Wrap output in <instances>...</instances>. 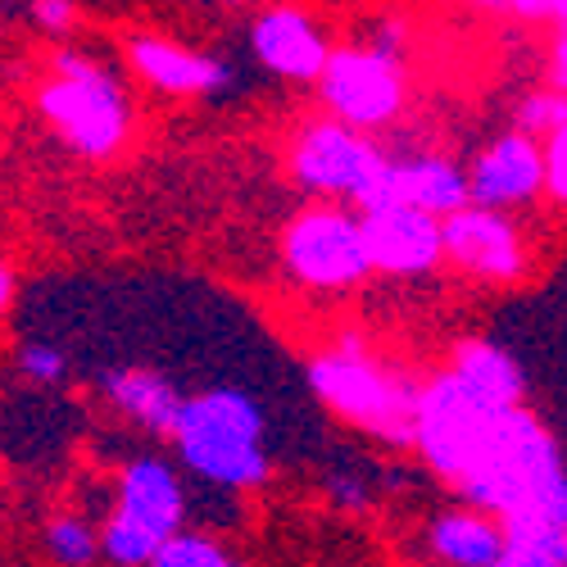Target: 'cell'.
<instances>
[{"mask_svg": "<svg viewBox=\"0 0 567 567\" xmlns=\"http://www.w3.org/2000/svg\"><path fill=\"white\" fill-rule=\"evenodd\" d=\"M467 508L495 517L499 527L558 523L567 517V467L554 432L527 409H504L482 454L454 486Z\"/></svg>", "mask_w": 567, "mask_h": 567, "instance_id": "1", "label": "cell"}, {"mask_svg": "<svg viewBox=\"0 0 567 567\" xmlns=\"http://www.w3.org/2000/svg\"><path fill=\"white\" fill-rule=\"evenodd\" d=\"M182 467L218 491H259L272 477L268 417L250 391L209 386L182 395L168 432Z\"/></svg>", "mask_w": 567, "mask_h": 567, "instance_id": "2", "label": "cell"}, {"mask_svg": "<svg viewBox=\"0 0 567 567\" xmlns=\"http://www.w3.org/2000/svg\"><path fill=\"white\" fill-rule=\"evenodd\" d=\"M37 114L45 118V127L55 132V141L69 155L91 164L118 159L136 132V114H132V96L123 78L96 55L73 51V45L51 55V73L37 86Z\"/></svg>", "mask_w": 567, "mask_h": 567, "instance_id": "3", "label": "cell"}, {"mask_svg": "<svg viewBox=\"0 0 567 567\" xmlns=\"http://www.w3.org/2000/svg\"><path fill=\"white\" fill-rule=\"evenodd\" d=\"M309 391L332 409L350 427L386 441L409 445L413 441V400L417 386H409L395 368H386L359 337H341L309 359Z\"/></svg>", "mask_w": 567, "mask_h": 567, "instance_id": "4", "label": "cell"}, {"mask_svg": "<svg viewBox=\"0 0 567 567\" xmlns=\"http://www.w3.org/2000/svg\"><path fill=\"white\" fill-rule=\"evenodd\" d=\"M277 259L296 287L318 296L354 291L372 277L359 214L332 200L305 205L300 214L287 218V227L277 236Z\"/></svg>", "mask_w": 567, "mask_h": 567, "instance_id": "5", "label": "cell"}, {"mask_svg": "<svg viewBox=\"0 0 567 567\" xmlns=\"http://www.w3.org/2000/svg\"><path fill=\"white\" fill-rule=\"evenodd\" d=\"M499 404H491L486 395H477L458 372L441 368L427 382L417 386L413 400V450L427 463L441 482L458 486L463 472L472 467V458L482 454L491 427L499 422Z\"/></svg>", "mask_w": 567, "mask_h": 567, "instance_id": "6", "label": "cell"}, {"mask_svg": "<svg viewBox=\"0 0 567 567\" xmlns=\"http://www.w3.org/2000/svg\"><path fill=\"white\" fill-rule=\"evenodd\" d=\"M318 101L322 114L354 132H382L391 127L409 105V69L404 60L377 51L368 41L332 45L327 69L318 73Z\"/></svg>", "mask_w": 567, "mask_h": 567, "instance_id": "7", "label": "cell"}, {"mask_svg": "<svg viewBox=\"0 0 567 567\" xmlns=\"http://www.w3.org/2000/svg\"><path fill=\"white\" fill-rule=\"evenodd\" d=\"M386 151L377 146L368 132H354L337 118H309L287 151V168L291 177L313 196H327L332 205H359L363 192L372 186V177L382 173Z\"/></svg>", "mask_w": 567, "mask_h": 567, "instance_id": "8", "label": "cell"}, {"mask_svg": "<svg viewBox=\"0 0 567 567\" xmlns=\"http://www.w3.org/2000/svg\"><path fill=\"white\" fill-rule=\"evenodd\" d=\"M445 236V259L472 277L482 287H513L532 272V246L523 227L513 223V214L482 209V205H463L458 214L441 218Z\"/></svg>", "mask_w": 567, "mask_h": 567, "instance_id": "9", "label": "cell"}, {"mask_svg": "<svg viewBox=\"0 0 567 567\" xmlns=\"http://www.w3.org/2000/svg\"><path fill=\"white\" fill-rule=\"evenodd\" d=\"M382 205H409L432 218H450L467 205V168H458L450 155H436V151H413V155L386 151L382 173L372 177L354 214L382 209Z\"/></svg>", "mask_w": 567, "mask_h": 567, "instance_id": "10", "label": "cell"}, {"mask_svg": "<svg viewBox=\"0 0 567 567\" xmlns=\"http://www.w3.org/2000/svg\"><path fill=\"white\" fill-rule=\"evenodd\" d=\"M123 60H127L136 82H146L155 96H168V101L223 96V91L231 86V78H236L231 64L196 51V45L159 37V32H127L123 37Z\"/></svg>", "mask_w": 567, "mask_h": 567, "instance_id": "11", "label": "cell"}, {"mask_svg": "<svg viewBox=\"0 0 567 567\" xmlns=\"http://www.w3.org/2000/svg\"><path fill=\"white\" fill-rule=\"evenodd\" d=\"M359 227H363L368 264H372V272H382V277L413 281V277L436 272L441 259H445L441 218L422 214V209H409V205L363 209Z\"/></svg>", "mask_w": 567, "mask_h": 567, "instance_id": "12", "label": "cell"}, {"mask_svg": "<svg viewBox=\"0 0 567 567\" xmlns=\"http://www.w3.org/2000/svg\"><path fill=\"white\" fill-rule=\"evenodd\" d=\"M545 192V151L540 141L527 132H499L491 146L477 151V159L467 164V205L513 214Z\"/></svg>", "mask_w": 567, "mask_h": 567, "instance_id": "13", "label": "cell"}, {"mask_svg": "<svg viewBox=\"0 0 567 567\" xmlns=\"http://www.w3.org/2000/svg\"><path fill=\"white\" fill-rule=\"evenodd\" d=\"M250 51L281 82H318L332 55V37L296 0H277L250 19Z\"/></svg>", "mask_w": 567, "mask_h": 567, "instance_id": "14", "label": "cell"}, {"mask_svg": "<svg viewBox=\"0 0 567 567\" xmlns=\"http://www.w3.org/2000/svg\"><path fill=\"white\" fill-rule=\"evenodd\" d=\"M186 486L177 477V467L159 454H136L118 467V495H114V513L127 523L146 527L151 536L168 540L186 527Z\"/></svg>", "mask_w": 567, "mask_h": 567, "instance_id": "15", "label": "cell"}, {"mask_svg": "<svg viewBox=\"0 0 567 567\" xmlns=\"http://www.w3.org/2000/svg\"><path fill=\"white\" fill-rule=\"evenodd\" d=\"M96 386L110 400V409L123 413L132 427L151 432V436L173 432V417L182 409V391L159 368H136V363L132 368H105Z\"/></svg>", "mask_w": 567, "mask_h": 567, "instance_id": "16", "label": "cell"}, {"mask_svg": "<svg viewBox=\"0 0 567 567\" xmlns=\"http://www.w3.org/2000/svg\"><path fill=\"white\" fill-rule=\"evenodd\" d=\"M427 554L441 567H495L504 554V527L477 508H445L427 523Z\"/></svg>", "mask_w": 567, "mask_h": 567, "instance_id": "17", "label": "cell"}, {"mask_svg": "<svg viewBox=\"0 0 567 567\" xmlns=\"http://www.w3.org/2000/svg\"><path fill=\"white\" fill-rule=\"evenodd\" d=\"M445 368L458 372L472 391L486 395V400L499 404V409H517V404H523V395H527L523 363H517L508 350H499L495 341H482V337L458 341Z\"/></svg>", "mask_w": 567, "mask_h": 567, "instance_id": "18", "label": "cell"}, {"mask_svg": "<svg viewBox=\"0 0 567 567\" xmlns=\"http://www.w3.org/2000/svg\"><path fill=\"white\" fill-rule=\"evenodd\" d=\"M41 545L55 567H96L101 563V532L82 513H55L41 532Z\"/></svg>", "mask_w": 567, "mask_h": 567, "instance_id": "19", "label": "cell"}, {"mask_svg": "<svg viewBox=\"0 0 567 567\" xmlns=\"http://www.w3.org/2000/svg\"><path fill=\"white\" fill-rule=\"evenodd\" d=\"M159 545H164L159 536H151L146 527L127 523L118 513H110L101 527V563H110V567H151Z\"/></svg>", "mask_w": 567, "mask_h": 567, "instance_id": "20", "label": "cell"}, {"mask_svg": "<svg viewBox=\"0 0 567 567\" xmlns=\"http://www.w3.org/2000/svg\"><path fill=\"white\" fill-rule=\"evenodd\" d=\"M151 567H246L241 558H236L218 536H205V532H192L182 527L177 536H168L155 554Z\"/></svg>", "mask_w": 567, "mask_h": 567, "instance_id": "21", "label": "cell"}, {"mask_svg": "<svg viewBox=\"0 0 567 567\" xmlns=\"http://www.w3.org/2000/svg\"><path fill=\"white\" fill-rule=\"evenodd\" d=\"M513 123L517 132H527V136H554L558 127H567V96L558 86H540V91H527L523 101H517L513 110Z\"/></svg>", "mask_w": 567, "mask_h": 567, "instance_id": "22", "label": "cell"}, {"mask_svg": "<svg viewBox=\"0 0 567 567\" xmlns=\"http://www.w3.org/2000/svg\"><path fill=\"white\" fill-rule=\"evenodd\" d=\"M14 363H19V377L32 386H64L69 382V354L51 341H23Z\"/></svg>", "mask_w": 567, "mask_h": 567, "instance_id": "23", "label": "cell"}, {"mask_svg": "<svg viewBox=\"0 0 567 567\" xmlns=\"http://www.w3.org/2000/svg\"><path fill=\"white\" fill-rule=\"evenodd\" d=\"M545 196L567 209V127L545 136Z\"/></svg>", "mask_w": 567, "mask_h": 567, "instance_id": "24", "label": "cell"}, {"mask_svg": "<svg viewBox=\"0 0 567 567\" xmlns=\"http://www.w3.org/2000/svg\"><path fill=\"white\" fill-rule=\"evenodd\" d=\"M28 14L41 32L51 37H69L78 28V6L73 0H28Z\"/></svg>", "mask_w": 567, "mask_h": 567, "instance_id": "25", "label": "cell"}, {"mask_svg": "<svg viewBox=\"0 0 567 567\" xmlns=\"http://www.w3.org/2000/svg\"><path fill=\"white\" fill-rule=\"evenodd\" d=\"M504 14L523 19V23H549V28L567 32V0H508Z\"/></svg>", "mask_w": 567, "mask_h": 567, "instance_id": "26", "label": "cell"}, {"mask_svg": "<svg viewBox=\"0 0 567 567\" xmlns=\"http://www.w3.org/2000/svg\"><path fill=\"white\" fill-rule=\"evenodd\" d=\"M327 495H332L337 508L346 513H363L372 504V491L363 477H354V472H337V477H327Z\"/></svg>", "mask_w": 567, "mask_h": 567, "instance_id": "27", "label": "cell"}, {"mask_svg": "<svg viewBox=\"0 0 567 567\" xmlns=\"http://www.w3.org/2000/svg\"><path fill=\"white\" fill-rule=\"evenodd\" d=\"M549 78H554V86L567 96V32H558V37H554V51H549Z\"/></svg>", "mask_w": 567, "mask_h": 567, "instance_id": "28", "label": "cell"}, {"mask_svg": "<svg viewBox=\"0 0 567 567\" xmlns=\"http://www.w3.org/2000/svg\"><path fill=\"white\" fill-rule=\"evenodd\" d=\"M14 296H19V272H14V264H10V259H0V318L10 313Z\"/></svg>", "mask_w": 567, "mask_h": 567, "instance_id": "29", "label": "cell"}]
</instances>
